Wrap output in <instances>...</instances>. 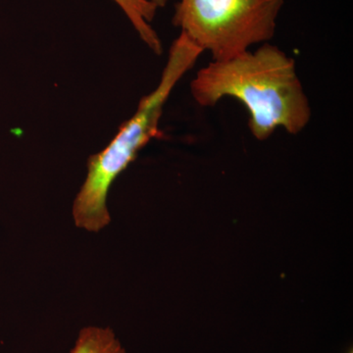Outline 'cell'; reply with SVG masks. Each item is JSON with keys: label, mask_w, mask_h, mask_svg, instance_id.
Returning a JSON list of instances; mask_svg holds the SVG:
<instances>
[{"label": "cell", "mask_w": 353, "mask_h": 353, "mask_svg": "<svg viewBox=\"0 0 353 353\" xmlns=\"http://www.w3.org/2000/svg\"><path fill=\"white\" fill-rule=\"evenodd\" d=\"M122 9L132 27L138 32L139 38L157 54L163 51L161 41L152 27L158 9L139 0H113Z\"/></svg>", "instance_id": "cell-4"}, {"label": "cell", "mask_w": 353, "mask_h": 353, "mask_svg": "<svg viewBox=\"0 0 353 353\" xmlns=\"http://www.w3.org/2000/svg\"><path fill=\"white\" fill-rule=\"evenodd\" d=\"M71 353H127L113 330L90 326L81 330Z\"/></svg>", "instance_id": "cell-5"}, {"label": "cell", "mask_w": 353, "mask_h": 353, "mask_svg": "<svg viewBox=\"0 0 353 353\" xmlns=\"http://www.w3.org/2000/svg\"><path fill=\"white\" fill-rule=\"evenodd\" d=\"M202 53L196 44L180 34L172 43L157 88L139 101L136 112L120 127L112 141L101 152L88 158L87 176L73 202L72 214L77 227L97 233L110 223L109 190L139 152L159 136L165 104Z\"/></svg>", "instance_id": "cell-2"}, {"label": "cell", "mask_w": 353, "mask_h": 353, "mask_svg": "<svg viewBox=\"0 0 353 353\" xmlns=\"http://www.w3.org/2000/svg\"><path fill=\"white\" fill-rule=\"evenodd\" d=\"M284 0H180L173 24L212 60L236 57L275 36Z\"/></svg>", "instance_id": "cell-3"}, {"label": "cell", "mask_w": 353, "mask_h": 353, "mask_svg": "<svg viewBox=\"0 0 353 353\" xmlns=\"http://www.w3.org/2000/svg\"><path fill=\"white\" fill-rule=\"evenodd\" d=\"M139 1L155 7L157 9H159L163 8V7L166 6L167 2H168V0H139Z\"/></svg>", "instance_id": "cell-6"}, {"label": "cell", "mask_w": 353, "mask_h": 353, "mask_svg": "<svg viewBox=\"0 0 353 353\" xmlns=\"http://www.w3.org/2000/svg\"><path fill=\"white\" fill-rule=\"evenodd\" d=\"M190 94L202 108H213L226 97L241 102L248 113V129L260 141L278 129L301 134L312 117L296 61L270 43L212 60L194 76Z\"/></svg>", "instance_id": "cell-1"}]
</instances>
